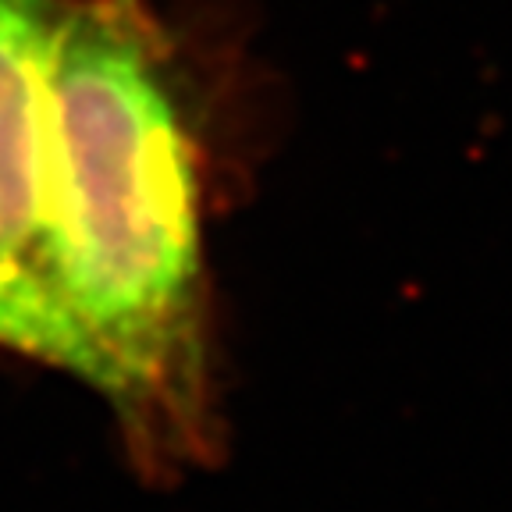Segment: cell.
Wrapping results in <instances>:
<instances>
[{"mask_svg": "<svg viewBox=\"0 0 512 512\" xmlns=\"http://www.w3.org/2000/svg\"><path fill=\"white\" fill-rule=\"evenodd\" d=\"M0 345L72 370L96 388V363L40 274L0 246Z\"/></svg>", "mask_w": 512, "mask_h": 512, "instance_id": "obj_3", "label": "cell"}, {"mask_svg": "<svg viewBox=\"0 0 512 512\" xmlns=\"http://www.w3.org/2000/svg\"><path fill=\"white\" fill-rule=\"evenodd\" d=\"M43 278L146 438L196 434L200 185L132 0L61 8L50 54Z\"/></svg>", "mask_w": 512, "mask_h": 512, "instance_id": "obj_1", "label": "cell"}, {"mask_svg": "<svg viewBox=\"0 0 512 512\" xmlns=\"http://www.w3.org/2000/svg\"><path fill=\"white\" fill-rule=\"evenodd\" d=\"M57 22V0H0V246L40 278Z\"/></svg>", "mask_w": 512, "mask_h": 512, "instance_id": "obj_2", "label": "cell"}]
</instances>
